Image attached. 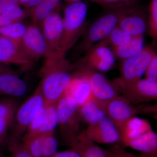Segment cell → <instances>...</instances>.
<instances>
[{"label": "cell", "instance_id": "cell-1", "mask_svg": "<svg viewBox=\"0 0 157 157\" xmlns=\"http://www.w3.org/2000/svg\"><path fill=\"white\" fill-rule=\"evenodd\" d=\"M65 55L59 52L45 58L39 70L41 80L38 86L46 104L57 102L63 95L73 76L69 73L71 66Z\"/></svg>", "mask_w": 157, "mask_h": 157}, {"label": "cell", "instance_id": "cell-2", "mask_svg": "<svg viewBox=\"0 0 157 157\" xmlns=\"http://www.w3.org/2000/svg\"><path fill=\"white\" fill-rule=\"evenodd\" d=\"M88 6L82 2L70 3L66 7L63 17V34L60 51L66 54L76 44L86 27Z\"/></svg>", "mask_w": 157, "mask_h": 157}, {"label": "cell", "instance_id": "cell-3", "mask_svg": "<svg viewBox=\"0 0 157 157\" xmlns=\"http://www.w3.org/2000/svg\"><path fill=\"white\" fill-rule=\"evenodd\" d=\"M138 6L107 9L91 25L82 44V50L87 52L94 45L105 39L122 17L135 11Z\"/></svg>", "mask_w": 157, "mask_h": 157}, {"label": "cell", "instance_id": "cell-4", "mask_svg": "<svg viewBox=\"0 0 157 157\" xmlns=\"http://www.w3.org/2000/svg\"><path fill=\"white\" fill-rule=\"evenodd\" d=\"M112 82L120 94L133 105L157 100V81L145 78L126 81L118 77Z\"/></svg>", "mask_w": 157, "mask_h": 157}, {"label": "cell", "instance_id": "cell-5", "mask_svg": "<svg viewBox=\"0 0 157 157\" xmlns=\"http://www.w3.org/2000/svg\"><path fill=\"white\" fill-rule=\"evenodd\" d=\"M45 104L38 86L33 94L17 108L11 126L13 129L11 137L20 138L25 133L31 122Z\"/></svg>", "mask_w": 157, "mask_h": 157}, {"label": "cell", "instance_id": "cell-6", "mask_svg": "<svg viewBox=\"0 0 157 157\" xmlns=\"http://www.w3.org/2000/svg\"><path fill=\"white\" fill-rule=\"evenodd\" d=\"M58 126L65 142L78 135L80 119L77 104L70 96L63 95L56 103Z\"/></svg>", "mask_w": 157, "mask_h": 157}, {"label": "cell", "instance_id": "cell-7", "mask_svg": "<svg viewBox=\"0 0 157 157\" xmlns=\"http://www.w3.org/2000/svg\"><path fill=\"white\" fill-rule=\"evenodd\" d=\"M21 44L26 54L34 62L56 53L49 49L41 29L34 24L28 26L21 39Z\"/></svg>", "mask_w": 157, "mask_h": 157}, {"label": "cell", "instance_id": "cell-8", "mask_svg": "<svg viewBox=\"0 0 157 157\" xmlns=\"http://www.w3.org/2000/svg\"><path fill=\"white\" fill-rule=\"evenodd\" d=\"M156 52L149 46L132 57L124 60L121 67L120 78L124 81H133L141 78Z\"/></svg>", "mask_w": 157, "mask_h": 157}, {"label": "cell", "instance_id": "cell-9", "mask_svg": "<svg viewBox=\"0 0 157 157\" xmlns=\"http://www.w3.org/2000/svg\"><path fill=\"white\" fill-rule=\"evenodd\" d=\"M34 62L24 51L21 40L0 35V63L19 66L25 71L30 69Z\"/></svg>", "mask_w": 157, "mask_h": 157}, {"label": "cell", "instance_id": "cell-10", "mask_svg": "<svg viewBox=\"0 0 157 157\" xmlns=\"http://www.w3.org/2000/svg\"><path fill=\"white\" fill-rule=\"evenodd\" d=\"M88 138L97 144H112L120 141V135L115 125L107 115L83 131Z\"/></svg>", "mask_w": 157, "mask_h": 157}, {"label": "cell", "instance_id": "cell-11", "mask_svg": "<svg viewBox=\"0 0 157 157\" xmlns=\"http://www.w3.org/2000/svg\"><path fill=\"white\" fill-rule=\"evenodd\" d=\"M138 113V106L131 104L121 95L107 101V115L119 133L126 123Z\"/></svg>", "mask_w": 157, "mask_h": 157}, {"label": "cell", "instance_id": "cell-12", "mask_svg": "<svg viewBox=\"0 0 157 157\" xmlns=\"http://www.w3.org/2000/svg\"><path fill=\"white\" fill-rule=\"evenodd\" d=\"M81 71L88 78L94 98L107 101L120 95L112 82L108 80L102 73L87 67Z\"/></svg>", "mask_w": 157, "mask_h": 157}, {"label": "cell", "instance_id": "cell-13", "mask_svg": "<svg viewBox=\"0 0 157 157\" xmlns=\"http://www.w3.org/2000/svg\"><path fill=\"white\" fill-rule=\"evenodd\" d=\"M41 29L50 50L54 53L61 52L60 43L63 34V21L60 14L56 11L52 12L44 20Z\"/></svg>", "mask_w": 157, "mask_h": 157}, {"label": "cell", "instance_id": "cell-14", "mask_svg": "<svg viewBox=\"0 0 157 157\" xmlns=\"http://www.w3.org/2000/svg\"><path fill=\"white\" fill-rule=\"evenodd\" d=\"M64 95L73 98L78 107L93 97L88 78L82 71L72 76Z\"/></svg>", "mask_w": 157, "mask_h": 157}, {"label": "cell", "instance_id": "cell-15", "mask_svg": "<svg viewBox=\"0 0 157 157\" xmlns=\"http://www.w3.org/2000/svg\"><path fill=\"white\" fill-rule=\"evenodd\" d=\"M145 9L140 7L120 21L118 26L127 33L134 36H144L148 28V23Z\"/></svg>", "mask_w": 157, "mask_h": 157}, {"label": "cell", "instance_id": "cell-16", "mask_svg": "<svg viewBox=\"0 0 157 157\" xmlns=\"http://www.w3.org/2000/svg\"><path fill=\"white\" fill-rule=\"evenodd\" d=\"M28 87L25 81L16 73L0 69V92L11 98L25 94Z\"/></svg>", "mask_w": 157, "mask_h": 157}, {"label": "cell", "instance_id": "cell-17", "mask_svg": "<svg viewBox=\"0 0 157 157\" xmlns=\"http://www.w3.org/2000/svg\"><path fill=\"white\" fill-rule=\"evenodd\" d=\"M66 143L71 148L78 152L82 157H106V150L90 140L83 131Z\"/></svg>", "mask_w": 157, "mask_h": 157}, {"label": "cell", "instance_id": "cell-18", "mask_svg": "<svg viewBox=\"0 0 157 157\" xmlns=\"http://www.w3.org/2000/svg\"><path fill=\"white\" fill-rule=\"evenodd\" d=\"M152 130L151 125L147 120L135 116L129 119L121 130L120 141L124 146L126 147L131 140Z\"/></svg>", "mask_w": 157, "mask_h": 157}, {"label": "cell", "instance_id": "cell-19", "mask_svg": "<svg viewBox=\"0 0 157 157\" xmlns=\"http://www.w3.org/2000/svg\"><path fill=\"white\" fill-rule=\"evenodd\" d=\"M107 101L94 97L78 108L81 120L88 125L94 123L107 115Z\"/></svg>", "mask_w": 157, "mask_h": 157}, {"label": "cell", "instance_id": "cell-20", "mask_svg": "<svg viewBox=\"0 0 157 157\" xmlns=\"http://www.w3.org/2000/svg\"><path fill=\"white\" fill-rule=\"evenodd\" d=\"M125 147H130L142 154L155 152L157 151V134L151 130L131 140Z\"/></svg>", "mask_w": 157, "mask_h": 157}, {"label": "cell", "instance_id": "cell-21", "mask_svg": "<svg viewBox=\"0 0 157 157\" xmlns=\"http://www.w3.org/2000/svg\"><path fill=\"white\" fill-rule=\"evenodd\" d=\"M60 3L55 0H42L37 6L29 10L33 24L41 29L42 22L49 14L59 9Z\"/></svg>", "mask_w": 157, "mask_h": 157}, {"label": "cell", "instance_id": "cell-22", "mask_svg": "<svg viewBox=\"0 0 157 157\" xmlns=\"http://www.w3.org/2000/svg\"><path fill=\"white\" fill-rule=\"evenodd\" d=\"M144 36H137L131 42L122 46L111 47L115 58L123 61L134 56L144 48Z\"/></svg>", "mask_w": 157, "mask_h": 157}, {"label": "cell", "instance_id": "cell-23", "mask_svg": "<svg viewBox=\"0 0 157 157\" xmlns=\"http://www.w3.org/2000/svg\"><path fill=\"white\" fill-rule=\"evenodd\" d=\"M136 37L137 36L130 35L117 25L105 39L96 44L117 47L128 44Z\"/></svg>", "mask_w": 157, "mask_h": 157}, {"label": "cell", "instance_id": "cell-24", "mask_svg": "<svg viewBox=\"0 0 157 157\" xmlns=\"http://www.w3.org/2000/svg\"><path fill=\"white\" fill-rule=\"evenodd\" d=\"M59 117L56 103L46 104L43 122L39 131V134H45L55 132L58 126Z\"/></svg>", "mask_w": 157, "mask_h": 157}, {"label": "cell", "instance_id": "cell-25", "mask_svg": "<svg viewBox=\"0 0 157 157\" xmlns=\"http://www.w3.org/2000/svg\"><path fill=\"white\" fill-rule=\"evenodd\" d=\"M44 134H39L29 138L22 137L23 146L33 157H42L44 149Z\"/></svg>", "mask_w": 157, "mask_h": 157}, {"label": "cell", "instance_id": "cell-26", "mask_svg": "<svg viewBox=\"0 0 157 157\" xmlns=\"http://www.w3.org/2000/svg\"><path fill=\"white\" fill-rule=\"evenodd\" d=\"M28 15L29 11L22 9L19 5L16 6L0 14V27L21 22Z\"/></svg>", "mask_w": 157, "mask_h": 157}, {"label": "cell", "instance_id": "cell-27", "mask_svg": "<svg viewBox=\"0 0 157 157\" xmlns=\"http://www.w3.org/2000/svg\"><path fill=\"white\" fill-rule=\"evenodd\" d=\"M85 57L102 60L113 66L115 63V58L112 50L106 45L96 44L87 52Z\"/></svg>", "mask_w": 157, "mask_h": 157}, {"label": "cell", "instance_id": "cell-28", "mask_svg": "<svg viewBox=\"0 0 157 157\" xmlns=\"http://www.w3.org/2000/svg\"><path fill=\"white\" fill-rule=\"evenodd\" d=\"M27 26L22 22L0 27V35L10 39L21 40Z\"/></svg>", "mask_w": 157, "mask_h": 157}, {"label": "cell", "instance_id": "cell-29", "mask_svg": "<svg viewBox=\"0 0 157 157\" xmlns=\"http://www.w3.org/2000/svg\"><path fill=\"white\" fill-rule=\"evenodd\" d=\"M17 107L13 98H5L0 101V119L13 122Z\"/></svg>", "mask_w": 157, "mask_h": 157}, {"label": "cell", "instance_id": "cell-30", "mask_svg": "<svg viewBox=\"0 0 157 157\" xmlns=\"http://www.w3.org/2000/svg\"><path fill=\"white\" fill-rule=\"evenodd\" d=\"M9 157H33L23 146L19 138L11 137L8 142Z\"/></svg>", "mask_w": 157, "mask_h": 157}, {"label": "cell", "instance_id": "cell-31", "mask_svg": "<svg viewBox=\"0 0 157 157\" xmlns=\"http://www.w3.org/2000/svg\"><path fill=\"white\" fill-rule=\"evenodd\" d=\"M44 149L42 157H52L57 152L58 142L55 132L44 134Z\"/></svg>", "mask_w": 157, "mask_h": 157}, {"label": "cell", "instance_id": "cell-32", "mask_svg": "<svg viewBox=\"0 0 157 157\" xmlns=\"http://www.w3.org/2000/svg\"><path fill=\"white\" fill-rule=\"evenodd\" d=\"M138 0H90L106 9L137 6Z\"/></svg>", "mask_w": 157, "mask_h": 157}, {"label": "cell", "instance_id": "cell-33", "mask_svg": "<svg viewBox=\"0 0 157 157\" xmlns=\"http://www.w3.org/2000/svg\"><path fill=\"white\" fill-rule=\"evenodd\" d=\"M145 78L152 81H157V54L156 53L150 62L144 73Z\"/></svg>", "mask_w": 157, "mask_h": 157}, {"label": "cell", "instance_id": "cell-34", "mask_svg": "<svg viewBox=\"0 0 157 157\" xmlns=\"http://www.w3.org/2000/svg\"><path fill=\"white\" fill-rule=\"evenodd\" d=\"M106 157H132V154L124 150L120 146L106 150Z\"/></svg>", "mask_w": 157, "mask_h": 157}, {"label": "cell", "instance_id": "cell-35", "mask_svg": "<svg viewBox=\"0 0 157 157\" xmlns=\"http://www.w3.org/2000/svg\"><path fill=\"white\" fill-rule=\"evenodd\" d=\"M12 123L11 121L0 119V145L6 140L8 130L12 126Z\"/></svg>", "mask_w": 157, "mask_h": 157}, {"label": "cell", "instance_id": "cell-36", "mask_svg": "<svg viewBox=\"0 0 157 157\" xmlns=\"http://www.w3.org/2000/svg\"><path fill=\"white\" fill-rule=\"evenodd\" d=\"M157 20V0H151L149 6L148 26Z\"/></svg>", "mask_w": 157, "mask_h": 157}, {"label": "cell", "instance_id": "cell-37", "mask_svg": "<svg viewBox=\"0 0 157 157\" xmlns=\"http://www.w3.org/2000/svg\"><path fill=\"white\" fill-rule=\"evenodd\" d=\"M19 5V0H0V14Z\"/></svg>", "mask_w": 157, "mask_h": 157}, {"label": "cell", "instance_id": "cell-38", "mask_svg": "<svg viewBox=\"0 0 157 157\" xmlns=\"http://www.w3.org/2000/svg\"><path fill=\"white\" fill-rule=\"evenodd\" d=\"M139 113L151 115L157 113V103L149 105H138Z\"/></svg>", "mask_w": 157, "mask_h": 157}, {"label": "cell", "instance_id": "cell-39", "mask_svg": "<svg viewBox=\"0 0 157 157\" xmlns=\"http://www.w3.org/2000/svg\"><path fill=\"white\" fill-rule=\"evenodd\" d=\"M52 157H82L81 155L73 148L63 151H58Z\"/></svg>", "mask_w": 157, "mask_h": 157}, {"label": "cell", "instance_id": "cell-40", "mask_svg": "<svg viewBox=\"0 0 157 157\" xmlns=\"http://www.w3.org/2000/svg\"><path fill=\"white\" fill-rule=\"evenodd\" d=\"M150 35L154 38H157V20L153 24L148 26Z\"/></svg>", "mask_w": 157, "mask_h": 157}, {"label": "cell", "instance_id": "cell-41", "mask_svg": "<svg viewBox=\"0 0 157 157\" xmlns=\"http://www.w3.org/2000/svg\"><path fill=\"white\" fill-rule=\"evenodd\" d=\"M132 157H157V151L150 154H142L139 155L132 154Z\"/></svg>", "mask_w": 157, "mask_h": 157}, {"label": "cell", "instance_id": "cell-42", "mask_svg": "<svg viewBox=\"0 0 157 157\" xmlns=\"http://www.w3.org/2000/svg\"><path fill=\"white\" fill-rule=\"evenodd\" d=\"M33 1V0H19V3L26 8V6Z\"/></svg>", "mask_w": 157, "mask_h": 157}, {"label": "cell", "instance_id": "cell-43", "mask_svg": "<svg viewBox=\"0 0 157 157\" xmlns=\"http://www.w3.org/2000/svg\"><path fill=\"white\" fill-rule=\"evenodd\" d=\"M66 2L70 4V3L77 2H82L83 0H65ZM90 1V0H89Z\"/></svg>", "mask_w": 157, "mask_h": 157}, {"label": "cell", "instance_id": "cell-44", "mask_svg": "<svg viewBox=\"0 0 157 157\" xmlns=\"http://www.w3.org/2000/svg\"><path fill=\"white\" fill-rule=\"evenodd\" d=\"M155 120L157 121V113H155V114H152L150 115Z\"/></svg>", "mask_w": 157, "mask_h": 157}, {"label": "cell", "instance_id": "cell-45", "mask_svg": "<svg viewBox=\"0 0 157 157\" xmlns=\"http://www.w3.org/2000/svg\"><path fill=\"white\" fill-rule=\"evenodd\" d=\"M0 157H5V155L1 151H0Z\"/></svg>", "mask_w": 157, "mask_h": 157}]
</instances>
